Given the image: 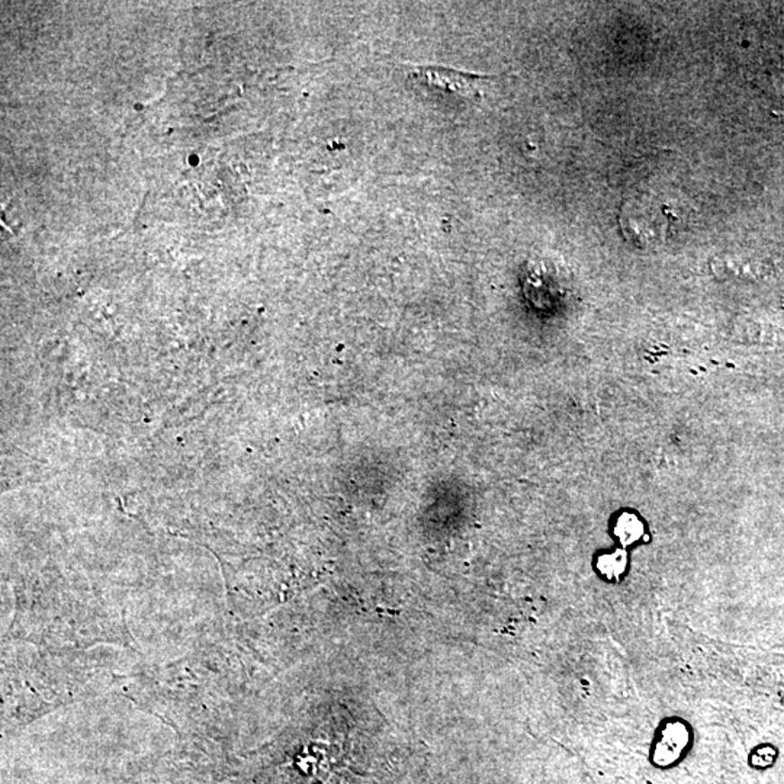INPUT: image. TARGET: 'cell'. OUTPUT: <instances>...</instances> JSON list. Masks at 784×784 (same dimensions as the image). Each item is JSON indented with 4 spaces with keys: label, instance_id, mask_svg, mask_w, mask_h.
<instances>
[{
    "label": "cell",
    "instance_id": "1",
    "mask_svg": "<svg viewBox=\"0 0 784 784\" xmlns=\"http://www.w3.org/2000/svg\"><path fill=\"white\" fill-rule=\"evenodd\" d=\"M414 79L424 86L461 95L473 98L480 95V87L487 82L488 77L471 73L458 72L454 68H440V66H421L414 68Z\"/></svg>",
    "mask_w": 784,
    "mask_h": 784
},
{
    "label": "cell",
    "instance_id": "3",
    "mask_svg": "<svg viewBox=\"0 0 784 784\" xmlns=\"http://www.w3.org/2000/svg\"><path fill=\"white\" fill-rule=\"evenodd\" d=\"M626 552L622 551V549L610 552V554H604V555L599 558V563H597L601 575L608 578V580H617L626 571Z\"/></svg>",
    "mask_w": 784,
    "mask_h": 784
},
{
    "label": "cell",
    "instance_id": "2",
    "mask_svg": "<svg viewBox=\"0 0 784 784\" xmlns=\"http://www.w3.org/2000/svg\"><path fill=\"white\" fill-rule=\"evenodd\" d=\"M615 535L619 539L620 544L629 546V545L641 539L642 535H644V525H642L638 516L632 513H623L616 522Z\"/></svg>",
    "mask_w": 784,
    "mask_h": 784
}]
</instances>
